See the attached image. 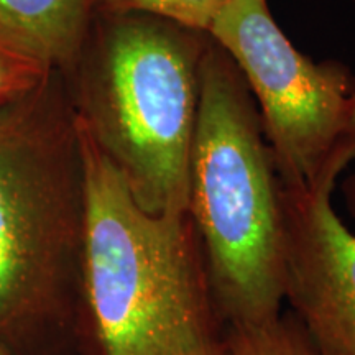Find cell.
Returning <instances> with one entry per match:
<instances>
[{
    "instance_id": "1",
    "label": "cell",
    "mask_w": 355,
    "mask_h": 355,
    "mask_svg": "<svg viewBox=\"0 0 355 355\" xmlns=\"http://www.w3.org/2000/svg\"><path fill=\"white\" fill-rule=\"evenodd\" d=\"M0 349L101 355L86 293L83 155L63 74L0 109Z\"/></svg>"
},
{
    "instance_id": "2",
    "label": "cell",
    "mask_w": 355,
    "mask_h": 355,
    "mask_svg": "<svg viewBox=\"0 0 355 355\" xmlns=\"http://www.w3.org/2000/svg\"><path fill=\"white\" fill-rule=\"evenodd\" d=\"M211 37L150 15L96 17L64 76L78 121L141 209L186 212Z\"/></svg>"
},
{
    "instance_id": "3",
    "label": "cell",
    "mask_w": 355,
    "mask_h": 355,
    "mask_svg": "<svg viewBox=\"0 0 355 355\" xmlns=\"http://www.w3.org/2000/svg\"><path fill=\"white\" fill-rule=\"evenodd\" d=\"M188 212L225 329L278 318L286 279L283 183L245 79L214 40L201 68Z\"/></svg>"
},
{
    "instance_id": "4",
    "label": "cell",
    "mask_w": 355,
    "mask_h": 355,
    "mask_svg": "<svg viewBox=\"0 0 355 355\" xmlns=\"http://www.w3.org/2000/svg\"><path fill=\"white\" fill-rule=\"evenodd\" d=\"M76 123L84 171L86 293L101 355H180L224 337L189 212L141 209L78 117Z\"/></svg>"
},
{
    "instance_id": "5",
    "label": "cell",
    "mask_w": 355,
    "mask_h": 355,
    "mask_svg": "<svg viewBox=\"0 0 355 355\" xmlns=\"http://www.w3.org/2000/svg\"><path fill=\"white\" fill-rule=\"evenodd\" d=\"M207 35L230 56L254 97L283 184L311 186L355 162V76L314 61L275 21L268 0H227Z\"/></svg>"
},
{
    "instance_id": "6",
    "label": "cell",
    "mask_w": 355,
    "mask_h": 355,
    "mask_svg": "<svg viewBox=\"0 0 355 355\" xmlns=\"http://www.w3.org/2000/svg\"><path fill=\"white\" fill-rule=\"evenodd\" d=\"M345 170L331 168L311 186L283 184L285 303L314 355H355V234L332 204Z\"/></svg>"
},
{
    "instance_id": "7",
    "label": "cell",
    "mask_w": 355,
    "mask_h": 355,
    "mask_svg": "<svg viewBox=\"0 0 355 355\" xmlns=\"http://www.w3.org/2000/svg\"><path fill=\"white\" fill-rule=\"evenodd\" d=\"M96 0H0V40L55 73L78 64Z\"/></svg>"
},
{
    "instance_id": "8",
    "label": "cell",
    "mask_w": 355,
    "mask_h": 355,
    "mask_svg": "<svg viewBox=\"0 0 355 355\" xmlns=\"http://www.w3.org/2000/svg\"><path fill=\"white\" fill-rule=\"evenodd\" d=\"M224 340L230 355H314L290 311L257 326L227 327Z\"/></svg>"
},
{
    "instance_id": "9",
    "label": "cell",
    "mask_w": 355,
    "mask_h": 355,
    "mask_svg": "<svg viewBox=\"0 0 355 355\" xmlns=\"http://www.w3.org/2000/svg\"><path fill=\"white\" fill-rule=\"evenodd\" d=\"M227 0H96V17L150 15L198 32H209Z\"/></svg>"
},
{
    "instance_id": "10",
    "label": "cell",
    "mask_w": 355,
    "mask_h": 355,
    "mask_svg": "<svg viewBox=\"0 0 355 355\" xmlns=\"http://www.w3.org/2000/svg\"><path fill=\"white\" fill-rule=\"evenodd\" d=\"M56 74L0 40V109L37 94Z\"/></svg>"
},
{
    "instance_id": "11",
    "label": "cell",
    "mask_w": 355,
    "mask_h": 355,
    "mask_svg": "<svg viewBox=\"0 0 355 355\" xmlns=\"http://www.w3.org/2000/svg\"><path fill=\"white\" fill-rule=\"evenodd\" d=\"M180 355H230V350L225 344L224 337L220 339H212V340H206V343H201L194 347L186 349L184 352H181Z\"/></svg>"
},
{
    "instance_id": "12",
    "label": "cell",
    "mask_w": 355,
    "mask_h": 355,
    "mask_svg": "<svg viewBox=\"0 0 355 355\" xmlns=\"http://www.w3.org/2000/svg\"><path fill=\"white\" fill-rule=\"evenodd\" d=\"M352 125H354V132H355V97H354ZM340 193H343L345 209H347L350 217L355 220V170L343 181V184H340Z\"/></svg>"
},
{
    "instance_id": "13",
    "label": "cell",
    "mask_w": 355,
    "mask_h": 355,
    "mask_svg": "<svg viewBox=\"0 0 355 355\" xmlns=\"http://www.w3.org/2000/svg\"><path fill=\"white\" fill-rule=\"evenodd\" d=\"M0 355H7V354H6V352H3V350H2V349H0Z\"/></svg>"
}]
</instances>
